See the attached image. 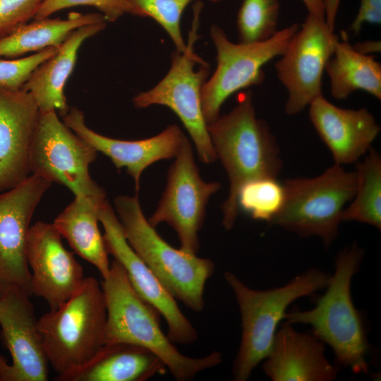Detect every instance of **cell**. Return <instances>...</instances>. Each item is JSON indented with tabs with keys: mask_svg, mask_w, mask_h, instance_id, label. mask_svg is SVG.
Returning <instances> with one entry per match:
<instances>
[{
	"mask_svg": "<svg viewBox=\"0 0 381 381\" xmlns=\"http://www.w3.org/2000/svg\"><path fill=\"white\" fill-rule=\"evenodd\" d=\"M101 286L107 308L104 344H129L151 351L177 381L192 380L200 372L222 362V354L217 351L199 358L181 353L162 330L160 315L138 296L116 260L110 263Z\"/></svg>",
	"mask_w": 381,
	"mask_h": 381,
	"instance_id": "cell-1",
	"label": "cell"
},
{
	"mask_svg": "<svg viewBox=\"0 0 381 381\" xmlns=\"http://www.w3.org/2000/svg\"><path fill=\"white\" fill-rule=\"evenodd\" d=\"M207 131L229 181V193L222 210V225L230 230L239 213V188L255 178L277 177L282 168L280 151L267 123L257 117L250 91L229 113L208 123Z\"/></svg>",
	"mask_w": 381,
	"mask_h": 381,
	"instance_id": "cell-2",
	"label": "cell"
},
{
	"mask_svg": "<svg viewBox=\"0 0 381 381\" xmlns=\"http://www.w3.org/2000/svg\"><path fill=\"white\" fill-rule=\"evenodd\" d=\"M363 250L354 243L337 255L335 271L330 275L326 291L308 310L286 312L284 320L313 327V334L334 351L339 365L354 373H368L369 351L364 324L352 301L351 284L358 270Z\"/></svg>",
	"mask_w": 381,
	"mask_h": 381,
	"instance_id": "cell-3",
	"label": "cell"
},
{
	"mask_svg": "<svg viewBox=\"0 0 381 381\" xmlns=\"http://www.w3.org/2000/svg\"><path fill=\"white\" fill-rule=\"evenodd\" d=\"M224 276L235 296L241 320V339L233 365V379L246 381L267 356L288 306L299 298L325 289L330 274L312 268L282 286L266 290L251 289L231 272H225Z\"/></svg>",
	"mask_w": 381,
	"mask_h": 381,
	"instance_id": "cell-4",
	"label": "cell"
},
{
	"mask_svg": "<svg viewBox=\"0 0 381 381\" xmlns=\"http://www.w3.org/2000/svg\"><path fill=\"white\" fill-rule=\"evenodd\" d=\"M114 207L127 241L136 254L176 300L195 312L202 311L205 284L214 271L212 260L165 241L145 218L138 193L116 196Z\"/></svg>",
	"mask_w": 381,
	"mask_h": 381,
	"instance_id": "cell-5",
	"label": "cell"
},
{
	"mask_svg": "<svg viewBox=\"0 0 381 381\" xmlns=\"http://www.w3.org/2000/svg\"><path fill=\"white\" fill-rule=\"evenodd\" d=\"M107 308L101 284L85 277L78 289L37 320L49 364L60 377L83 367L104 343Z\"/></svg>",
	"mask_w": 381,
	"mask_h": 381,
	"instance_id": "cell-6",
	"label": "cell"
},
{
	"mask_svg": "<svg viewBox=\"0 0 381 381\" xmlns=\"http://www.w3.org/2000/svg\"><path fill=\"white\" fill-rule=\"evenodd\" d=\"M284 201L269 223L301 237H320L329 247L339 234L341 213L352 200L356 185L355 171L334 164L313 178L284 180Z\"/></svg>",
	"mask_w": 381,
	"mask_h": 381,
	"instance_id": "cell-7",
	"label": "cell"
},
{
	"mask_svg": "<svg viewBox=\"0 0 381 381\" xmlns=\"http://www.w3.org/2000/svg\"><path fill=\"white\" fill-rule=\"evenodd\" d=\"M202 4L193 7V20L184 52L175 51L171 66L164 77L152 88L137 94L133 103L138 109L162 105L171 109L179 118L193 142L199 159L210 164L217 160L205 120L201 101L202 89L210 73V65L194 52L199 37Z\"/></svg>",
	"mask_w": 381,
	"mask_h": 381,
	"instance_id": "cell-8",
	"label": "cell"
},
{
	"mask_svg": "<svg viewBox=\"0 0 381 381\" xmlns=\"http://www.w3.org/2000/svg\"><path fill=\"white\" fill-rule=\"evenodd\" d=\"M299 27L294 23L278 30L265 41L246 44L232 42L222 28L212 25L210 36L217 51V67L204 84L201 93L207 124L220 116L222 106L230 96L263 82L262 67L284 53Z\"/></svg>",
	"mask_w": 381,
	"mask_h": 381,
	"instance_id": "cell-9",
	"label": "cell"
},
{
	"mask_svg": "<svg viewBox=\"0 0 381 381\" xmlns=\"http://www.w3.org/2000/svg\"><path fill=\"white\" fill-rule=\"evenodd\" d=\"M97 151L75 133L56 111H40L31 159V175L67 187L75 196L107 198L90 176Z\"/></svg>",
	"mask_w": 381,
	"mask_h": 381,
	"instance_id": "cell-10",
	"label": "cell"
},
{
	"mask_svg": "<svg viewBox=\"0 0 381 381\" xmlns=\"http://www.w3.org/2000/svg\"><path fill=\"white\" fill-rule=\"evenodd\" d=\"M220 188L219 182L207 183L200 177L187 138L169 169L166 188L148 222L155 228L163 222L168 224L176 231L180 248L197 254L206 206Z\"/></svg>",
	"mask_w": 381,
	"mask_h": 381,
	"instance_id": "cell-11",
	"label": "cell"
},
{
	"mask_svg": "<svg viewBox=\"0 0 381 381\" xmlns=\"http://www.w3.org/2000/svg\"><path fill=\"white\" fill-rule=\"evenodd\" d=\"M338 40L325 18L310 13L291 37L274 65L277 78L287 91L288 115L301 112L322 95L323 73Z\"/></svg>",
	"mask_w": 381,
	"mask_h": 381,
	"instance_id": "cell-12",
	"label": "cell"
},
{
	"mask_svg": "<svg viewBox=\"0 0 381 381\" xmlns=\"http://www.w3.org/2000/svg\"><path fill=\"white\" fill-rule=\"evenodd\" d=\"M52 183L30 175L16 187L0 193V297L11 289L32 296L25 245L34 212Z\"/></svg>",
	"mask_w": 381,
	"mask_h": 381,
	"instance_id": "cell-13",
	"label": "cell"
},
{
	"mask_svg": "<svg viewBox=\"0 0 381 381\" xmlns=\"http://www.w3.org/2000/svg\"><path fill=\"white\" fill-rule=\"evenodd\" d=\"M99 220L104 229L102 236L108 254L123 267L138 296L164 318L171 341L181 345L196 341L195 328L181 310L176 299L129 245L107 199L100 208Z\"/></svg>",
	"mask_w": 381,
	"mask_h": 381,
	"instance_id": "cell-14",
	"label": "cell"
},
{
	"mask_svg": "<svg viewBox=\"0 0 381 381\" xmlns=\"http://www.w3.org/2000/svg\"><path fill=\"white\" fill-rule=\"evenodd\" d=\"M30 296L11 289L0 297L1 338L11 363L0 353V381H46L49 362Z\"/></svg>",
	"mask_w": 381,
	"mask_h": 381,
	"instance_id": "cell-15",
	"label": "cell"
},
{
	"mask_svg": "<svg viewBox=\"0 0 381 381\" xmlns=\"http://www.w3.org/2000/svg\"><path fill=\"white\" fill-rule=\"evenodd\" d=\"M61 238L53 223L39 221L30 226L26 239L32 294L43 298L51 310L66 301L85 279L83 267Z\"/></svg>",
	"mask_w": 381,
	"mask_h": 381,
	"instance_id": "cell-16",
	"label": "cell"
},
{
	"mask_svg": "<svg viewBox=\"0 0 381 381\" xmlns=\"http://www.w3.org/2000/svg\"><path fill=\"white\" fill-rule=\"evenodd\" d=\"M39 114L28 92L0 87V193L16 187L31 175Z\"/></svg>",
	"mask_w": 381,
	"mask_h": 381,
	"instance_id": "cell-17",
	"label": "cell"
},
{
	"mask_svg": "<svg viewBox=\"0 0 381 381\" xmlns=\"http://www.w3.org/2000/svg\"><path fill=\"white\" fill-rule=\"evenodd\" d=\"M62 117L68 127L97 152L108 157L117 169H126L134 180L137 193L143 171L159 160L175 158L187 138L181 129L173 124L149 138L138 140L115 139L90 129L85 124L83 112L78 108H70Z\"/></svg>",
	"mask_w": 381,
	"mask_h": 381,
	"instance_id": "cell-18",
	"label": "cell"
},
{
	"mask_svg": "<svg viewBox=\"0 0 381 381\" xmlns=\"http://www.w3.org/2000/svg\"><path fill=\"white\" fill-rule=\"evenodd\" d=\"M309 107V119L334 164L356 163L372 147L380 131L374 116L365 108L338 107L323 95Z\"/></svg>",
	"mask_w": 381,
	"mask_h": 381,
	"instance_id": "cell-19",
	"label": "cell"
},
{
	"mask_svg": "<svg viewBox=\"0 0 381 381\" xmlns=\"http://www.w3.org/2000/svg\"><path fill=\"white\" fill-rule=\"evenodd\" d=\"M262 370L273 381H332L337 368L326 358L325 344L285 321L277 331Z\"/></svg>",
	"mask_w": 381,
	"mask_h": 381,
	"instance_id": "cell-20",
	"label": "cell"
},
{
	"mask_svg": "<svg viewBox=\"0 0 381 381\" xmlns=\"http://www.w3.org/2000/svg\"><path fill=\"white\" fill-rule=\"evenodd\" d=\"M107 25V21H102L73 30L57 51L31 73L23 89L32 95L40 111H56L61 116L68 111L64 88L75 67L80 47Z\"/></svg>",
	"mask_w": 381,
	"mask_h": 381,
	"instance_id": "cell-21",
	"label": "cell"
},
{
	"mask_svg": "<svg viewBox=\"0 0 381 381\" xmlns=\"http://www.w3.org/2000/svg\"><path fill=\"white\" fill-rule=\"evenodd\" d=\"M166 366L151 351L133 344H104L87 364L58 381H145L163 373Z\"/></svg>",
	"mask_w": 381,
	"mask_h": 381,
	"instance_id": "cell-22",
	"label": "cell"
},
{
	"mask_svg": "<svg viewBox=\"0 0 381 381\" xmlns=\"http://www.w3.org/2000/svg\"><path fill=\"white\" fill-rule=\"evenodd\" d=\"M107 198L74 196L54 219L53 224L73 251L107 277L110 269L108 253L98 222L100 208Z\"/></svg>",
	"mask_w": 381,
	"mask_h": 381,
	"instance_id": "cell-23",
	"label": "cell"
},
{
	"mask_svg": "<svg viewBox=\"0 0 381 381\" xmlns=\"http://www.w3.org/2000/svg\"><path fill=\"white\" fill-rule=\"evenodd\" d=\"M107 21L100 13L71 12L66 18L33 19L0 37V58H16L48 47H59L68 34L85 25Z\"/></svg>",
	"mask_w": 381,
	"mask_h": 381,
	"instance_id": "cell-24",
	"label": "cell"
},
{
	"mask_svg": "<svg viewBox=\"0 0 381 381\" xmlns=\"http://www.w3.org/2000/svg\"><path fill=\"white\" fill-rule=\"evenodd\" d=\"M325 71L330 80L331 95L336 99H346L356 90L381 99L380 63L372 55L357 52L346 37L337 42Z\"/></svg>",
	"mask_w": 381,
	"mask_h": 381,
	"instance_id": "cell-25",
	"label": "cell"
},
{
	"mask_svg": "<svg viewBox=\"0 0 381 381\" xmlns=\"http://www.w3.org/2000/svg\"><path fill=\"white\" fill-rule=\"evenodd\" d=\"M356 190L341 213V222L355 221L381 229V157L371 147L363 161L356 162Z\"/></svg>",
	"mask_w": 381,
	"mask_h": 381,
	"instance_id": "cell-26",
	"label": "cell"
},
{
	"mask_svg": "<svg viewBox=\"0 0 381 381\" xmlns=\"http://www.w3.org/2000/svg\"><path fill=\"white\" fill-rule=\"evenodd\" d=\"M284 188L277 177L262 176L250 180L239 188L237 205L253 219L268 224L281 210Z\"/></svg>",
	"mask_w": 381,
	"mask_h": 381,
	"instance_id": "cell-27",
	"label": "cell"
},
{
	"mask_svg": "<svg viewBox=\"0 0 381 381\" xmlns=\"http://www.w3.org/2000/svg\"><path fill=\"white\" fill-rule=\"evenodd\" d=\"M279 0H243L237 15L238 42L265 41L277 30Z\"/></svg>",
	"mask_w": 381,
	"mask_h": 381,
	"instance_id": "cell-28",
	"label": "cell"
},
{
	"mask_svg": "<svg viewBox=\"0 0 381 381\" xmlns=\"http://www.w3.org/2000/svg\"><path fill=\"white\" fill-rule=\"evenodd\" d=\"M193 0H132L144 17H150L169 35L176 51L183 52L186 43L181 30L182 14Z\"/></svg>",
	"mask_w": 381,
	"mask_h": 381,
	"instance_id": "cell-29",
	"label": "cell"
},
{
	"mask_svg": "<svg viewBox=\"0 0 381 381\" xmlns=\"http://www.w3.org/2000/svg\"><path fill=\"white\" fill-rule=\"evenodd\" d=\"M75 6L96 8L107 22H114L125 14L145 18L132 0H43L34 19L49 18L59 11Z\"/></svg>",
	"mask_w": 381,
	"mask_h": 381,
	"instance_id": "cell-30",
	"label": "cell"
},
{
	"mask_svg": "<svg viewBox=\"0 0 381 381\" xmlns=\"http://www.w3.org/2000/svg\"><path fill=\"white\" fill-rule=\"evenodd\" d=\"M58 48L48 47L18 59L0 58V87L8 90L23 88L35 68L52 56Z\"/></svg>",
	"mask_w": 381,
	"mask_h": 381,
	"instance_id": "cell-31",
	"label": "cell"
},
{
	"mask_svg": "<svg viewBox=\"0 0 381 381\" xmlns=\"http://www.w3.org/2000/svg\"><path fill=\"white\" fill-rule=\"evenodd\" d=\"M43 0H0V37L34 19Z\"/></svg>",
	"mask_w": 381,
	"mask_h": 381,
	"instance_id": "cell-32",
	"label": "cell"
},
{
	"mask_svg": "<svg viewBox=\"0 0 381 381\" xmlns=\"http://www.w3.org/2000/svg\"><path fill=\"white\" fill-rule=\"evenodd\" d=\"M365 23L380 25L381 0H360L359 9L351 24L350 31L358 34Z\"/></svg>",
	"mask_w": 381,
	"mask_h": 381,
	"instance_id": "cell-33",
	"label": "cell"
},
{
	"mask_svg": "<svg viewBox=\"0 0 381 381\" xmlns=\"http://www.w3.org/2000/svg\"><path fill=\"white\" fill-rule=\"evenodd\" d=\"M340 1L341 0H325V21L329 30L333 32Z\"/></svg>",
	"mask_w": 381,
	"mask_h": 381,
	"instance_id": "cell-34",
	"label": "cell"
},
{
	"mask_svg": "<svg viewBox=\"0 0 381 381\" xmlns=\"http://www.w3.org/2000/svg\"><path fill=\"white\" fill-rule=\"evenodd\" d=\"M217 1L219 0H211ZM308 13L325 19V0H302Z\"/></svg>",
	"mask_w": 381,
	"mask_h": 381,
	"instance_id": "cell-35",
	"label": "cell"
},
{
	"mask_svg": "<svg viewBox=\"0 0 381 381\" xmlns=\"http://www.w3.org/2000/svg\"><path fill=\"white\" fill-rule=\"evenodd\" d=\"M353 47L357 52L365 55L380 52V42H363Z\"/></svg>",
	"mask_w": 381,
	"mask_h": 381,
	"instance_id": "cell-36",
	"label": "cell"
}]
</instances>
